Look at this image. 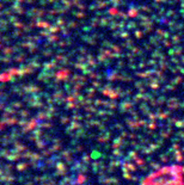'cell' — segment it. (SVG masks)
<instances>
[{
    "mask_svg": "<svg viewBox=\"0 0 184 185\" xmlns=\"http://www.w3.org/2000/svg\"><path fill=\"white\" fill-rule=\"evenodd\" d=\"M142 185H184V167L177 164L161 166L145 178Z\"/></svg>",
    "mask_w": 184,
    "mask_h": 185,
    "instance_id": "obj_1",
    "label": "cell"
}]
</instances>
